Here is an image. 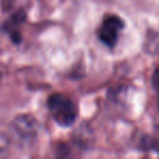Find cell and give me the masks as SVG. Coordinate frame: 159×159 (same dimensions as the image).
I'll list each match as a JSON object with an SVG mask.
<instances>
[{
  "label": "cell",
  "mask_w": 159,
  "mask_h": 159,
  "mask_svg": "<svg viewBox=\"0 0 159 159\" xmlns=\"http://www.w3.org/2000/svg\"><path fill=\"white\" fill-rule=\"evenodd\" d=\"M124 29V22L120 16L109 14L102 20L97 35L99 40L108 48H113L119 42L120 35Z\"/></svg>",
  "instance_id": "2"
},
{
  "label": "cell",
  "mask_w": 159,
  "mask_h": 159,
  "mask_svg": "<svg viewBox=\"0 0 159 159\" xmlns=\"http://www.w3.org/2000/svg\"><path fill=\"white\" fill-rule=\"evenodd\" d=\"M1 77L2 76H1V72H0V83H1Z\"/></svg>",
  "instance_id": "7"
},
{
  "label": "cell",
  "mask_w": 159,
  "mask_h": 159,
  "mask_svg": "<svg viewBox=\"0 0 159 159\" xmlns=\"http://www.w3.org/2000/svg\"><path fill=\"white\" fill-rule=\"evenodd\" d=\"M51 117L61 126H70L77 117V108L73 100L60 93L52 94L47 102Z\"/></svg>",
  "instance_id": "1"
},
{
  "label": "cell",
  "mask_w": 159,
  "mask_h": 159,
  "mask_svg": "<svg viewBox=\"0 0 159 159\" xmlns=\"http://www.w3.org/2000/svg\"><path fill=\"white\" fill-rule=\"evenodd\" d=\"M10 128L16 137L24 142H31L37 136L39 124L33 116L21 115L14 118Z\"/></svg>",
  "instance_id": "3"
},
{
  "label": "cell",
  "mask_w": 159,
  "mask_h": 159,
  "mask_svg": "<svg viewBox=\"0 0 159 159\" xmlns=\"http://www.w3.org/2000/svg\"><path fill=\"white\" fill-rule=\"evenodd\" d=\"M152 85H154L155 89L159 93V68L155 71L154 76H152Z\"/></svg>",
  "instance_id": "6"
},
{
  "label": "cell",
  "mask_w": 159,
  "mask_h": 159,
  "mask_svg": "<svg viewBox=\"0 0 159 159\" xmlns=\"http://www.w3.org/2000/svg\"><path fill=\"white\" fill-rule=\"evenodd\" d=\"M24 21V14L22 12L12 16L3 25V31H6L10 35L11 39L16 44H19L21 42V34H20V24Z\"/></svg>",
  "instance_id": "4"
},
{
  "label": "cell",
  "mask_w": 159,
  "mask_h": 159,
  "mask_svg": "<svg viewBox=\"0 0 159 159\" xmlns=\"http://www.w3.org/2000/svg\"><path fill=\"white\" fill-rule=\"evenodd\" d=\"M10 148V139L7 135L0 134V158H5L8 156Z\"/></svg>",
  "instance_id": "5"
}]
</instances>
